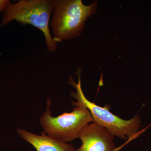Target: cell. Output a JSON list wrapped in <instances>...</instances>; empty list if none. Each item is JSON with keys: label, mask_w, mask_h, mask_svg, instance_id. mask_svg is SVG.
<instances>
[{"label": "cell", "mask_w": 151, "mask_h": 151, "mask_svg": "<svg viewBox=\"0 0 151 151\" xmlns=\"http://www.w3.org/2000/svg\"><path fill=\"white\" fill-rule=\"evenodd\" d=\"M97 3L86 6L81 0H53L50 26L54 41L58 43L80 37L87 19L96 12Z\"/></svg>", "instance_id": "1"}, {"label": "cell", "mask_w": 151, "mask_h": 151, "mask_svg": "<svg viewBox=\"0 0 151 151\" xmlns=\"http://www.w3.org/2000/svg\"><path fill=\"white\" fill-rule=\"evenodd\" d=\"M81 69H78V82L76 83L70 76L68 83L75 88L76 92L70 91V95L76 101L72 102L73 106H83L88 109L92 122L108 130L114 136L124 140L132 139L139 134L141 120L139 115L129 120H124L110 111L109 106L101 107L88 100L84 95L81 85Z\"/></svg>", "instance_id": "2"}, {"label": "cell", "mask_w": 151, "mask_h": 151, "mask_svg": "<svg viewBox=\"0 0 151 151\" xmlns=\"http://www.w3.org/2000/svg\"><path fill=\"white\" fill-rule=\"evenodd\" d=\"M53 10V0H19L11 2L4 11L0 28L12 21L22 25L30 24L43 33L47 50H57V43L54 41L50 30V20Z\"/></svg>", "instance_id": "3"}, {"label": "cell", "mask_w": 151, "mask_h": 151, "mask_svg": "<svg viewBox=\"0 0 151 151\" xmlns=\"http://www.w3.org/2000/svg\"><path fill=\"white\" fill-rule=\"evenodd\" d=\"M46 111L40 118L43 133L55 139L68 143L79 138L82 130L92 122L88 109L77 105L70 113H64L57 117L51 115V99H47Z\"/></svg>", "instance_id": "4"}, {"label": "cell", "mask_w": 151, "mask_h": 151, "mask_svg": "<svg viewBox=\"0 0 151 151\" xmlns=\"http://www.w3.org/2000/svg\"><path fill=\"white\" fill-rule=\"evenodd\" d=\"M114 137L104 127L91 122L81 132L79 138L82 143L76 151H116Z\"/></svg>", "instance_id": "5"}, {"label": "cell", "mask_w": 151, "mask_h": 151, "mask_svg": "<svg viewBox=\"0 0 151 151\" xmlns=\"http://www.w3.org/2000/svg\"><path fill=\"white\" fill-rule=\"evenodd\" d=\"M19 136L30 144L37 151H76L71 144L49 137L43 132L35 134L24 129H17Z\"/></svg>", "instance_id": "6"}, {"label": "cell", "mask_w": 151, "mask_h": 151, "mask_svg": "<svg viewBox=\"0 0 151 151\" xmlns=\"http://www.w3.org/2000/svg\"><path fill=\"white\" fill-rule=\"evenodd\" d=\"M10 2L9 0H0V13L4 11L7 6Z\"/></svg>", "instance_id": "7"}]
</instances>
